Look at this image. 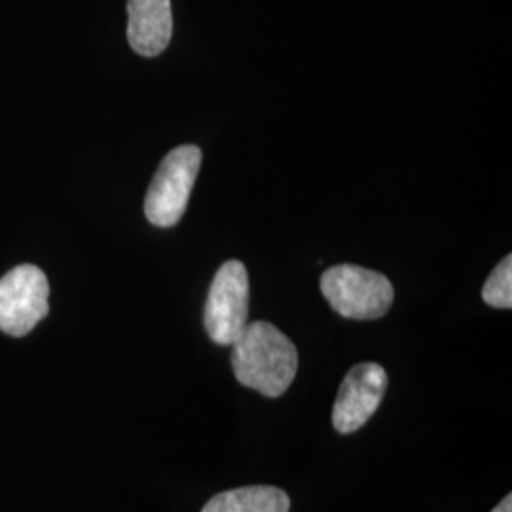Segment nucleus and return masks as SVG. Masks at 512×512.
Returning <instances> with one entry per match:
<instances>
[{
  "label": "nucleus",
  "mask_w": 512,
  "mask_h": 512,
  "mask_svg": "<svg viewBox=\"0 0 512 512\" xmlns=\"http://www.w3.org/2000/svg\"><path fill=\"white\" fill-rule=\"evenodd\" d=\"M232 368L239 384L275 399L294 382L298 351L272 323H247L232 344Z\"/></svg>",
  "instance_id": "obj_1"
},
{
  "label": "nucleus",
  "mask_w": 512,
  "mask_h": 512,
  "mask_svg": "<svg viewBox=\"0 0 512 512\" xmlns=\"http://www.w3.org/2000/svg\"><path fill=\"white\" fill-rule=\"evenodd\" d=\"M321 293L338 315L355 321L384 317L395 298L393 285L384 274L355 264L329 268L321 275Z\"/></svg>",
  "instance_id": "obj_2"
},
{
  "label": "nucleus",
  "mask_w": 512,
  "mask_h": 512,
  "mask_svg": "<svg viewBox=\"0 0 512 512\" xmlns=\"http://www.w3.org/2000/svg\"><path fill=\"white\" fill-rule=\"evenodd\" d=\"M202 165V150L183 145L171 150L158 167L145 200L148 222L158 228H171L183 219Z\"/></svg>",
  "instance_id": "obj_3"
},
{
  "label": "nucleus",
  "mask_w": 512,
  "mask_h": 512,
  "mask_svg": "<svg viewBox=\"0 0 512 512\" xmlns=\"http://www.w3.org/2000/svg\"><path fill=\"white\" fill-rule=\"evenodd\" d=\"M249 319V274L239 260H228L213 277L203 323L219 346H232Z\"/></svg>",
  "instance_id": "obj_4"
},
{
  "label": "nucleus",
  "mask_w": 512,
  "mask_h": 512,
  "mask_svg": "<svg viewBox=\"0 0 512 512\" xmlns=\"http://www.w3.org/2000/svg\"><path fill=\"white\" fill-rule=\"evenodd\" d=\"M50 285L44 272L23 264L0 279V330L25 336L48 315Z\"/></svg>",
  "instance_id": "obj_5"
},
{
  "label": "nucleus",
  "mask_w": 512,
  "mask_h": 512,
  "mask_svg": "<svg viewBox=\"0 0 512 512\" xmlns=\"http://www.w3.org/2000/svg\"><path fill=\"white\" fill-rule=\"evenodd\" d=\"M387 372L376 363L355 365L338 389L332 410V425L340 435L359 431L384 401Z\"/></svg>",
  "instance_id": "obj_6"
},
{
  "label": "nucleus",
  "mask_w": 512,
  "mask_h": 512,
  "mask_svg": "<svg viewBox=\"0 0 512 512\" xmlns=\"http://www.w3.org/2000/svg\"><path fill=\"white\" fill-rule=\"evenodd\" d=\"M173 37L171 0H128V40L143 57L164 54Z\"/></svg>",
  "instance_id": "obj_7"
},
{
  "label": "nucleus",
  "mask_w": 512,
  "mask_h": 512,
  "mask_svg": "<svg viewBox=\"0 0 512 512\" xmlns=\"http://www.w3.org/2000/svg\"><path fill=\"white\" fill-rule=\"evenodd\" d=\"M291 499L275 486H247L222 492L207 501L202 512H289Z\"/></svg>",
  "instance_id": "obj_8"
},
{
  "label": "nucleus",
  "mask_w": 512,
  "mask_h": 512,
  "mask_svg": "<svg viewBox=\"0 0 512 512\" xmlns=\"http://www.w3.org/2000/svg\"><path fill=\"white\" fill-rule=\"evenodd\" d=\"M482 300L497 308V310H511L512 308V256H505L490 277L484 283Z\"/></svg>",
  "instance_id": "obj_9"
},
{
  "label": "nucleus",
  "mask_w": 512,
  "mask_h": 512,
  "mask_svg": "<svg viewBox=\"0 0 512 512\" xmlns=\"http://www.w3.org/2000/svg\"><path fill=\"white\" fill-rule=\"evenodd\" d=\"M492 512H512V495H505L503 501Z\"/></svg>",
  "instance_id": "obj_10"
}]
</instances>
